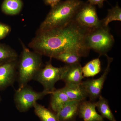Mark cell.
Here are the masks:
<instances>
[{
	"label": "cell",
	"instance_id": "24",
	"mask_svg": "<svg viewBox=\"0 0 121 121\" xmlns=\"http://www.w3.org/2000/svg\"><path fill=\"white\" fill-rule=\"evenodd\" d=\"M60 0H43L45 4L50 5L51 8L54 7L60 1Z\"/></svg>",
	"mask_w": 121,
	"mask_h": 121
},
{
	"label": "cell",
	"instance_id": "2",
	"mask_svg": "<svg viewBox=\"0 0 121 121\" xmlns=\"http://www.w3.org/2000/svg\"><path fill=\"white\" fill-rule=\"evenodd\" d=\"M83 3L80 0L60 1L52 8L37 32L44 31L66 26L73 20Z\"/></svg>",
	"mask_w": 121,
	"mask_h": 121
},
{
	"label": "cell",
	"instance_id": "9",
	"mask_svg": "<svg viewBox=\"0 0 121 121\" xmlns=\"http://www.w3.org/2000/svg\"><path fill=\"white\" fill-rule=\"evenodd\" d=\"M18 59L0 66V91L13 86L17 78Z\"/></svg>",
	"mask_w": 121,
	"mask_h": 121
},
{
	"label": "cell",
	"instance_id": "5",
	"mask_svg": "<svg viewBox=\"0 0 121 121\" xmlns=\"http://www.w3.org/2000/svg\"><path fill=\"white\" fill-rule=\"evenodd\" d=\"M67 67L66 65L62 67H55L49 61L35 75L33 80L40 83L43 87V91L51 94L56 89V82L62 80Z\"/></svg>",
	"mask_w": 121,
	"mask_h": 121
},
{
	"label": "cell",
	"instance_id": "16",
	"mask_svg": "<svg viewBox=\"0 0 121 121\" xmlns=\"http://www.w3.org/2000/svg\"><path fill=\"white\" fill-rule=\"evenodd\" d=\"M84 56L83 54L77 50H71L62 52L55 58V59L67 64L71 65L80 63L81 57Z\"/></svg>",
	"mask_w": 121,
	"mask_h": 121
},
{
	"label": "cell",
	"instance_id": "19",
	"mask_svg": "<svg viewBox=\"0 0 121 121\" xmlns=\"http://www.w3.org/2000/svg\"><path fill=\"white\" fill-rule=\"evenodd\" d=\"M82 69L84 78L94 77L99 73L101 70V61L99 58L91 60L82 67Z\"/></svg>",
	"mask_w": 121,
	"mask_h": 121
},
{
	"label": "cell",
	"instance_id": "14",
	"mask_svg": "<svg viewBox=\"0 0 121 121\" xmlns=\"http://www.w3.org/2000/svg\"><path fill=\"white\" fill-rule=\"evenodd\" d=\"M50 109L56 113L70 99L62 88L56 89L51 94Z\"/></svg>",
	"mask_w": 121,
	"mask_h": 121
},
{
	"label": "cell",
	"instance_id": "25",
	"mask_svg": "<svg viewBox=\"0 0 121 121\" xmlns=\"http://www.w3.org/2000/svg\"><path fill=\"white\" fill-rule=\"evenodd\" d=\"M1 97L0 95V103L1 102Z\"/></svg>",
	"mask_w": 121,
	"mask_h": 121
},
{
	"label": "cell",
	"instance_id": "7",
	"mask_svg": "<svg viewBox=\"0 0 121 121\" xmlns=\"http://www.w3.org/2000/svg\"><path fill=\"white\" fill-rule=\"evenodd\" d=\"M74 20L78 25L89 32L102 27L94 5L84 3L76 13Z\"/></svg>",
	"mask_w": 121,
	"mask_h": 121
},
{
	"label": "cell",
	"instance_id": "22",
	"mask_svg": "<svg viewBox=\"0 0 121 121\" xmlns=\"http://www.w3.org/2000/svg\"><path fill=\"white\" fill-rule=\"evenodd\" d=\"M11 30L10 26L0 22V41L5 38L11 32Z\"/></svg>",
	"mask_w": 121,
	"mask_h": 121
},
{
	"label": "cell",
	"instance_id": "3",
	"mask_svg": "<svg viewBox=\"0 0 121 121\" xmlns=\"http://www.w3.org/2000/svg\"><path fill=\"white\" fill-rule=\"evenodd\" d=\"M22 51L18 60L17 80L19 88L26 85L43 67L42 56L30 51L21 41Z\"/></svg>",
	"mask_w": 121,
	"mask_h": 121
},
{
	"label": "cell",
	"instance_id": "10",
	"mask_svg": "<svg viewBox=\"0 0 121 121\" xmlns=\"http://www.w3.org/2000/svg\"><path fill=\"white\" fill-rule=\"evenodd\" d=\"M96 108L95 102L84 100L80 103L78 115L84 121H104Z\"/></svg>",
	"mask_w": 121,
	"mask_h": 121
},
{
	"label": "cell",
	"instance_id": "21",
	"mask_svg": "<svg viewBox=\"0 0 121 121\" xmlns=\"http://www.w3.org/2000/svg\"><path fill=\"white\" fill-rule=\"evenodd\" d=\"M113 21H121V9L117 4L115 7L108 10V14L102 20L103 27H108V24Z\"/></svg>",
	"mask_w": 121,
	"mask_h": 121
},
{
	"label": "cell",
	"instance_id": "12",
	"mask_svg": "<svg viewBox=\"0 0 121 121\" xmlns=\"http://www.w3.org/2000/svg\"><path fill=\"white\" fill-rule=\"evenodd\" d=\"M62 79L65 84H79L82 82V67L80 63L71 65H67Z\"/></svg>",
	"mask_w": 121,
	"mask_h": 121
},
{
	"label": "cell",
	"instance_id": "8",
	"mask_svg": "<svg viewBox=\"0 0 121 121\" xmlns=\"http://www.w3.org/2000/svg\"><path fill=\"white\" fill-rule=\"evenodd\" d=\"M105 56L107 58L108 63L102 75L98 78L88 79L84 82L82 81L81 83L86 93L87 97H89L90 101H94L101 95L102 90L104 83L110 71L111 64L113 59L108 56L107 54Z\"/></svg>",
	"mask_w": 121,
	"mask_h": 121
},
{
	"label": "cell",
	"instance_id": "6",
	"mask_svg": "<svg viewBox=\"0 0 121 121\" xmlns=\"http://www.w3.org/2000/svg\"><path fill=\"white\" fill-rule=\"evenodd\" d=\"M50 93L43 91L37 92L27 85L15 91L14 103L17 110L21 112H27L33 107L35 103L43 99Z\"/></svg>",
	"mask_w": 121,
	"mask_h": 121
},
{
	"label": "cell",
	"instance_id": "23",
	"mask_svg": "<svg viewBox=\"0 0 121 121\" xmlns=\"http://www.w3.org/2000/svg\"><path fill=\"white\" fill-rule=\"evenodd\" d=\"M106 0H88L87 2L93 5H97L100 8L103 7L104 2Z\"/></svg>",
	"mask_w": 121,
	"mask_h": 121
},
{
	"label": "cell",
	"instance_id": "15",
	"mask_svg": "<svg viewBox=\"0 0 121 121\" xmlns=\"http://www.w3.org/2000/svg\"><path fill=\"white\" fill-rule=\"evenodd\" d=\"M33 107L35 114L41 121H60L56 113L37 102L34 104Z\"/></svg>",
	"mask_w": 121,
	"mask_h": 121
},
{
	"label": "cell",
	"instance_id": "4",
	"mask_svg": "<svg viewBox=\"0 0 121 121\" xmlns=\"http://www.w3.org/2000/svg\"><path fill=\"white\" fill-rule=\"evenodd\" d=\"M114 39L108 27H101L89 31L84 37V45L100 55H105L112 47Z\"/></svg>",
	"mask_w": 121,
	"mask_h": 121
},
{
	"label": "cell",
	"instance_id": "20",
	"mask_svg": "<svg viewBox=\"0 0 121 121\" xmlns=\"http://www.w3.org/2000/svg\"><path fill=\"white\" fill-rule=\"evenodd\" d=\"M18 59L17 53L8 45L0 43V66L5 63Z\"/></svg>",
	"mask_w": 121,
	"mask_h": 121
},
{
	"label": "cell",
	"instance_id": "17",
	"mask_svg": "<svg viewBox=\"0 0 121 121\" xmlns=\"http://www.w3.org/2000/svg\"><path fill=\"white\" fill-rule=\"evenodd\" d=\"M23 6L22 0H4L2 2L1 9L5 14L13 16L19 14Z\"/></svg>",
	"mask_w": 121,
	"mask_h": 121
},
{
	"label": "cell",
	"instance_id": "11",
	"mask_svg": "<svg viewBox=\"0 0 121 121\" xmlns=\"http://www.w3.org/2000/svg\"><path fill=\"white\" fill-rule=\"evenodd\" d=\"M69 100L56 113L60 121H76L81 102Z\"/></svg>",
	"mask_w": 121,
	"mask_h": 121
},
{
	"label": "cell",
	"instance_id": "13",
	"mask_svg": "<svg viewBox=\"0 0 121 121\" xmlns=\"http://www.w3.org/2000/svg\"><path fill=\"white\" fill-rule=\"evenodd\" d=\"M62 89L70 100L82 101L86 100L87 97L86 93L81 83L65 84Z\"/></svg>",
	"mask_w": 121,
	"mask_h": 121
},
{
	"label": "cell",
	"instance_id": "1",
	"mask_svg": "<svg viewBox=\"0 0 121 121\" xmlns=\"http://www.w3.org/2000/svg\"><path fill=\"white\" fill-rule=\"evenodd\" d=\"M88 32L73 20L62 27L37 32L28 46L35 52L51 58L71 50H78L86 56L90 50L84 45V39Z\"/></svg>",
	"mask_w": 121,
	"mask_h": 121
},
{
	"label": "cell",
	"instance_id": "18",
	"mask_svg": "<svg viewBox=\"0 0 121 121\" xmlns=\"http://www.w3.org/2000/svg\"><path fill=\"white\" fill-rule=\"evenodd\" d=\"M95 103L96 108L103 118L108 119L109 121H117L111 109L108 100L101 95Z\"/></svg>",
	"mask_w": 121,
	"mask_h": 121
}]
</instances>
